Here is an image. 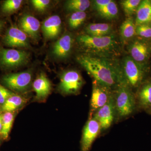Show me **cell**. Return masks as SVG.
<instances>
[{"mask_svg": "<svg viewBox=\"0 0 151 151\" xmlns=\"http://www.w3.org/2000/svg\"><path fill=\"white\" fill-rule=\"evenodd\" d=\"M115 108L119 116L125 117L133 113L137 106L136 97L131 88L122 83L113 90Z\"/></svg>", "mask_w": 151, "mask_h": 151, "instance_id": "277c9868", "label": "cell"}, {"mask_svg": "<svg viewBox=\"0 0 151 151\" xmlns=\"http://www.w3.org/2000/svg\"><path fill=\"white\" fill-rule=\"evenodd\" d=\"M115 111L113 94L108 103L95 112L93 118L98 122L102 129L105 130L111 127L113 123Z\"/></svg>", "mask_w": 151, "mask_h": 151, "instance_id": "8fae6325", "label": "cell"}, {"mask_svg": "<svg viewBox=\"0 0 151 151\" xmlns=\"http://www.w3.org/2000/svg\"><path fill=\"white\" fill-rule=\"evenodd\" d=\"M113 94L111 88L94 79L90 102L91 115L108 103Z\"/></svg>", "mask_w": 151, "mask_h": 151, "instance_id": "ba28073f", "label": "cell"}, {"mask_svg": "<svg viewBox=\"0 0 151 151\" xmlns=\"http://www.w3.org/2000/svg\"><path fill=\"white\" fill-rule=\"evenodd\" d=\"M22 3V0H6L3 3L1 10L3 13L12 14L19 9Z\"/></svg>", "mask_w": 151, "mask_h": 151, "instance_id": "484cf974", "label": "cell"}, {"mask_svg": "<svg viewBox=\"0 0 151 151\" xmlns=\"http://www.w3.org/2000/svg\"><path fill=\"white\" fill-rule=\"evenodd\" d=\"M14 117L12 112H5L2 115V127L0 135L4 139L6 140L8 138Z\"/></svg>", "mask_w": 151, "mask_h": 151, "instance_id": "7402d4cb", "label": "cell"}, {"mask_svg": "<svg viewBox=\"0 0 151 151\" xmlns=\"http://www.w3.org/2000/svg\"><path fill=\"white\" fill-rule=\"evenodd\" d=\"M19 28L32 40L37 41L39 38L40 24L39 21L32 15L26 14L20 18Z\"/></svg>", "mask_w": 151, "mask_h": 151, "instance_id": "4fadbf2b", "label": "cell"}, {"mask_svg": "<svg viewBox=\"0 0 151 151\" xmlns=\"http://www.w3.org/2000/svg\"><path fill=\"white\" fill-rule=\"evenodd\" d=\"M120 64L124 83L131 89L139 88L146 75L145 64L136 62L130 56L124 58Z\"/></svg>", "mask_w": 151, "mask_h": 151, "instance_id": "3957f363", "label": "cell"}, {"mask_svg": "<svg viewBox=\"0 0 151 151\" xmlns=\"http://www.w3.org/2000/svg\"><path fill=\"white\" fill-rule=\"evenodd\" d=\"M136 25L151 23V1L144 0L141 1L137 10Z\"/></svg>", "mask_w": 151, "mask_h": 151, "instance_id": "ac0fdd59", "label": "cell"}, {"mask_svg": "<svg viewBox=\"0 0 151 151\" xmlns=\"http://www.w3.org/2000/svg\"><path fill=\"white\" fill-rule=\"evenodd\" d=\"M73 43L72 35L70 34H65L53 44L52 50V55L59 59L67 58L71 52Z\"/></svg>", "mask_w": 151, "mask_h": 151, "instance_id": "5bb4252c", "label": "cell"}, {"mask_svg": "<svg viewBox=\"0 0 151 151\" xmlns=\"http://www.w3.org/2000/svg\"><path fill=\"white\" fill-rule=\"evenodd\" d=\"M136 24L133 18H127L120 27V34L122 41L126 42L136 35Z\"/></svg>", "mask_w": 151, "mask_h": 151, "instance_id": "ffe728a7", "label": "cell"}, {"mask_svg": "<svg viewBox=\"0 0 151 151\" xmlns=\"http://www.w3.org/2000/svg\"><path fill=\"white\" fill-rule=\"evenodd\" d=\"M14 94L0 84V105H3L6 100Z\"/></svg>", "mask_w": 151, "mask_h": 151, "instance_id": "f546056e", "label": "cell"}, {"mask_svg": "<svg viewBox=\"0 0 151 151\" xmlns=\"http://www.w3.org/2000/svg\"><path fill=\"white\" fill-rule=\"evenodd\" d=\"M86 17V13L84 12L72 13L68 19L69 27L72 29H76L83 24Z\"/></svg>", "mask_w": 151, "mask_h": 151, "instance_id": "d4e9b609", "label": "cell"}, {"mask_svg": "<svg viewBox=\"0 0 151 151\" xmlns=\"http://www.w3.org/2000/svg\"><path fill=\"white\" fill-rule=\"evenodd\" d=\"M77 62L94 80L110 87L113 90L120 84L125 83L120 62L116 58H106L81 54L76 58Z\"/></svg>", "mask_w": 151, "mask_h": 151, "instance_id": "6da1fadb", "label": "cell"}, {"mask_svg": "<svg viewBox=\"0 0 151 151\" xmlns=\"http://www.w3.org/2000/svg\"><path fill=\"white\" fill-rule=\"evenodd\" d=\"M90 1L88 0H69L65 4V8L68 12H84L89 8Z\"/></svg>", "mask_w": 151, "mask_h": 151, "instance_id": "603a6c76", "label": "cell"}, {"mask_svg": "<svg viewBox=\"0 0 151 151\" xmlns=\"http://www.w3.org/2000/svg\"><path fill=\"white\" fill-rule=\"evenodd\" d=\"M3 41L5 45L10 47L29 48L30 47L28 36L19 28L14 25L8 29Z\"/></svg>", "mask_w": 151, "mask_h": 151, "instance_id": "9c48e42d", "label": "cell"}, {"mask_svg": "<svg viewBox=\"0 0 151 151\" xmlns=\"http://www.w3.org/2000/svg\"><path fill=\"white\" fill-rule=\"evenodd\" d=\"M76 40L84 54L116 58L121 53V44L114 33L103 37L92 36L84 34L78 36Z\"/></svg>", "mask_w": 151, "mask_h": 151, "instance_id": "7a4b0ae2", "label": "cell"}, {"mask_svg": "<svg viewBox=\"0 0 151 151\" xmlns=\"http://www.w3.org/2000/svg\"><path fill=\"white\" fill-rule=\"evenodd\" d=\"M136 35L145 38H151V26L149 24H144L136 26Z\"/></svg>", "mask_w": 151, "mask_h": 151, "instance_id": "83f0119b", "label": "cell"}, {"mask_svg": "<svg viewBox=\"0 0 151 151\" xmlns=\"http://www.w3.org/2000/svg\"><path fill=\"white\" fill-rule=\"evenodd\" d=\"M26 102V99L18 94H14L6 100L1 107L4 112H12L23 106Z\"/></svg>", "mask_w": 151, "mask_h": 151, "instance_id": "44dd1931", "label": "cell"}, {"mask_svg": "<svg viewBox=\"0 0 151 151\" xmlns=\"http://www.w3.org/2000/svg\"><path fill=\"white\" fill-rule=\"evenodd\" d=\"M2 127V115L0 114V132L1 130Z\"/></svg>", "mask_w": 151, "mask_h": 151, "instance_id": "d6a6232c", "label": "cell"}, {"mask_svg": "<svg viewBox=\"0 0 151 151\" xmlns=\"http://www.w3.org/2000/svg\"><path fill=\"white\" fill-rule=\"evenodd\" d=\"M83 84L84 80L78 71L68 70L60 76L58 89L63 94H75L80 90Z\"/></svg>", "mask_w": 151, "mask_h": 151, "instance_id": "8992f818", "label": "cell"}, {"mask_svg": "<svg viewBox=\"0 0 151 151\" xmlns=\"http://www.w3.org/2000/svg\"><path fill=\"white\" fill-rule=\"evenodd\" d=\"M130 56L136 62L145 64L150 55L151 47L147 42L141 40L132 41L128 47Z\"/></svg>", "mask_w": 151, "mask_h": 151, "instance_id": "30bf717a", "label": "cell"}, {"mask_svg": "<svg viewBox=\"0 0 151 151\" xmlns=\"http://www.w3.org/2000/svg\"><path fill=\"white\" fill-rule=\"evenodd\" d=\"M30 70L17 73H10L3 76V83L9 89L17 92H23L29 88L32 81Z\"/></svg>", "mask_w": 151, "mask_h": 151, "instance_id": "52a82bcc", "label": "cell"}, {"mask_svg": "<svg viewBox=\"0 0 151 151\" xmlns=\"http://www.w3.org/2000/svg\"><path fill=\"white\" fill-rule=\"evenodd\" d=\"M29 52L23 50L0 48V67L4 69H13L28 63Z\"/></svg>", "mask_w": 151, "mask_h": 151, "instance_id": "5b68a950", "label": "cell"}, {"mask_svg": "<svg viewBox=\"0 0 151 151\" xmlns=\"http://www.w3.org/2000/svg\"><path fill=\"white\" fill-rule=\"evenodd\" d=\"M97 12L100 16L103 18L112 19L117 16L119 9L116 2L111 1L108 5Z\"/></svg>", "mask_w": 151, "mask_h": 151, "instance_id": "cb8c5ba5", "label": "cell"}, {"mask_svg": "<svg viewBox=\"0 0 151 151\" xmlns=\"http://www.w3.org/2000/svg\"><path fill=\"white\" fill-rule=\"evenodd\" d=\"M141 1L140 0H124L121 1L124 12L128 17H131L137 12Z\"/></svg>", "mask_w": 151, "mask_h": 151, "instance_id": "4316f807", "label": "cell"}, {"mask_svg": "<svg viewBox=\"0 0 151 151\" xmlns=\"http://www.w3.org/2000/svg\"><path fill=\"white\" fill-rule=\"evenodd\" d=\"M100 129L101 127L98 122L93 117L91 118L83 129L81 144V151L89 150Z\"/></svg>", "mask_w": 151, "mask_h": 151, "instance_id": "7c38bea8", "label": "cell"}, {"mask_svg": "<svg viewBox=\"0 0 151 151\" xmlns=\"http://www.w3.org/2000/svg\"><path fill=\"white\" fill-rule=\"evenodd\" d=\"M50 1L49 0H32L31 3L38 12H44L48 8Z\"/></svg>", "mask_w": 151, "mask_h": 151, "instance_id": "f1b7e54d", "label": "cell"}, {"mask_svg": "<svg viewBox=\"0 0 151 151\" xmlns=\"http://www.w3.org/2000/svg\"><path fill=\"white\" fill-rule=\"evenodd\" d=\"M137 106L146 111L151 107V81L143 82L136 97Z\"/></svg>", "mask_w": 151, "mask_h": 151, "instance_id": "e0dca14e", "label": "cell"}, {"mask_svg": "<svg viewBox=\"0 0 151 151\" xmlns=\"http://www.w3.org/2000/svg\"><path fill=\"white\" fill-rule=\"evenodd\" d=\"M33 88L36 93V99L43 100L50 93L51 84L45 74L41 73L33 83Z\"/></svg>", "mask_w": 151, "mask_h": 151, "instance_id": "2e32d148", "label": "cell"}, {"mask_svg": "<svg viewBox=\"0 0 151 151\" xmlns=\"http://www.w3.org/2000/svg\"><path fill=\"white\" fill-rule=\"evenodd\" d=\"M85 30L86 34L94 37L105 36L113 34L112 25L107 23L90 24Z\"/></svg>", "mask_w": 151, "mask_h": 151, "instance_id": "d6986e66", "label": "cell"}, {"mask_svg": "<svg viewBox=\"0 0 151 151\" xmlns=\"http://www.w3.org/2000/svg\"><path fill=\"white\" fill-rule=\"evenodd\" d=\"M146 112L148 113L149 114H151V107Z\"/></svg>", "mask_w": 151, "mask_h": 151, "instance_id": "836d02e7", "label": "cell"}, {"mask_svg": "<svg viewBox=\"0 0 151 151\" xmlns=\"http://www.w3.org/2000/svg\"><path fill=\"white\" fill-rule=\"evenodd\" d=\"M111 0H96L94 1V9L97 12L102 9L111 2Z\"/></svg>", "mask_w": 151, "mask_h": 151, "instance_id": "4dcf8cb0", "label": "cell"}, {"mask_svg": "<svg viewBox=\"0 0 151 151\" xmlns=\"http://www.w3.org/2000/svg\"><path fill=\"white\" fill-rule=\"evenodd\" d=\"M4 26V22L0 20V33H1L2 30L3 29Z\"/></svg>", "mask_w": 151, "mask_h": 151, "instance_id": "1f68e13d", "label": "cell"}, {"mask_svg": "<svg viewBox=\"0 0 151 151\" xmlns=\"http://www.w3.org/2000/svg\"><path fill=\"white\" fill-rule=\"evenodd\" d=\"M61 19L55 15L45 20L42 25L41 29L44 37L47 40H53L58 37L61 30Z\"/></svg>", "mask_w": 151, "mask_h": 151, "instance_id": "9a60e30c", "label": "cell"}]
</instances>
